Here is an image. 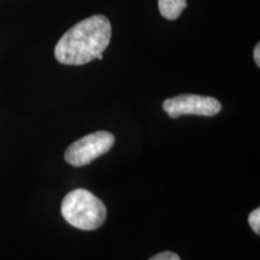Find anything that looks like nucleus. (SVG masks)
<instances>
[{
	"label": "nucleus",
	"instance_id": "nucleus-1",
	"mask_svg": "<svg viewBox=\"0 0 260 260\" xmlns=\"http://www.w3.org/2000/svg\"><path fill=\"white\" fill-rule=\"evenodd\" d=\"M112 28L107 17L95 15L71 27L57 42L56 59L65 65H84L109 47Z\"/></svg>",
	"mask_w": 260,
	"mask_h": 260
},
{
	"label": "nucleus",
	"instance_id": "nucleus-2",
	"mask_svg": "<svg viewBox=\"0 0 260 260\" xmlns=\"http://www.w3.org/2000/svg\"><path fill=\"white\" fill-rule=\"evenodd\" d=\"M60 212L70 225L81 230H95L105 223L106 206L89 190L77 188L65 195Z\"/></svg>",
	"mask_w": 260,
	"mask_h": 260
},
{
	"label": "nucleus",
	"instance_id": "nucleus-3",
	"mask_svg": "<svg viewBox=\"0 0 260 260\" xmlns=\"http://www.w3.org/2000/svg\"><path fill=\"white\" fill-rule=\"evenodd\" d=\"M115 145V136L110 132L100 130L83 136L71 144L65 151V160L73 167H86L103 154L107 153Z\"/></svg>",
	"mask_w": 260,
	"mask_h": 260
},
{
	"label": "nucleus",
	"instance_id": "nucleus-4",
	"mask_svg": "<svg viewBox=\"0 0 260 260\" xmlns=\"http://www.w3.org/2000/svg\"><path fill=\"white\" fill-rule=\"evenodd\" d=\"M162 109L170 118H178L183 115H197L212 117L222 110V104L212 96L197 94H181L169 98L162 103Z\"/></svg>",
	"mask_w": 260,
	"mask_h": 260
},
{
	"label": "nucleus",
	"instance_id": "nucleus-5",
	"mask_svg": "<svg viewBox=\"0 0 260 260\" xmlns=\"http://www.w3.org/2000/svg\"><path fill=\"white\" fill-rule=\"evenodd\" d=\"M187 8V0H158V9L164 18L177 19Z\"/></svg>",
	"mask_w": 260,
	"mask_h": 260
},
{
	"label": "nucleus",
	"instance_id": "nucleus-6",
	"mask_svg": "<svg viewBox=\"0 0 260 260\" xmlns=\"http://www.w3.org/2000/svg\"><path fill=\"white\" fill-rule=\"evenodd\" d=\"M248 223L251 225L252 230L256 235H260V209L256 207L255 210H253L251 214L248 217Z\"/></svg>",
	"mask_w": 260,
	"mask_h": 260
},
{
	"label": "nucleus",
	"instance_id": "nucleus-7",
	"mask_svg": "<svg viewBox=\"0 0 260 260\" xmlns=\"http://www.w3.org/2000/svg\"><path fill=\"white\" fill-rule=\"evenodd\" d=\"M148 260H181L180 256L176 253L174 252H161V253H158V254H155L152 256V258H149Z\"/></svg>",
	"mask_w": 260,
	"mask_h": 260
},
{
	"label": "nucleus",
	"instance_id": "nucleus-8",
	"mask_svg": "<svg viewBox=\"0 0 260 260\" xmlns=\"http://www.w3.org/2000/svg\"><path fill=\"white\" fill-rule=\"evenodd\" d=\"M253 57H254V61L255 64L260 67V45L256 44V46L254 47V52H253Z\"/></svg>",
	"mask_w": 260,
	"mask_h": 260
}]
</instances>
